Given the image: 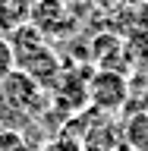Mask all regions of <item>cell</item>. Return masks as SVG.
Instances as JSON below:
<instances>
[{
    "label": "cell",
    "instance_id": "cell-2",
    "mask_svg": "<svg viewBox=\"0 0 148 151\" xmlns=\"http://www.w3.org/2000/svg\"><path fill=\"white\" fill-rule=\"evenodd\" d=\"M16 66H22V73H28L35 82H47V79H54L57 69H60L54 50H51L44 41H38V44L25 47V50H16Z\"/></svg>",
    "mask_w": 148,
    "mask_h": 151
},
{
    "label": "cell",
    "instance_id": "cell-1",
    "mask_svg": "<svg viewBox=\"0 0 148 151\" xmlns=\"http://www.w3.org/2000/svg\"><path fill=\"white\" fill-rule=\"evenodd\" d=\"M126 91H129L126 79H123L120 73H113V69H101V73L88 82V101H92L95 107H104V110L120 107V104L126 101Z\"/></svg>",
    "mask_w": 148,
    "mask_h": 151
},
{
    "label": "cell",
    "instance_id": "cell-4",
    "mask_svg": "<svg viewBox=\"0 0 148 151\" xmlns=\"http://www.w3.org/2000/svg\"><path fill=\"white\" fill-rule=\"evenodd\" d=\"M16 69V50L9 44V38H0V82Z\"/></svg>",
    "mask_w": 148,
    "mask_h": 151
},
{
    "label": "cell",
    "instance_id": "cell-3",
    "mask_svg": "<svg viewBox=\"0 0 148 151\" xmlns=\"http://www.w3.org/2000/svg\"><path fill=\"white\" fill-rule=\"evenodd\" d=\"M28 19V0H0V28H19Z\"/></svg>",
    "mask_w": 148,
    "mask_h": 151
}]
</instances>
